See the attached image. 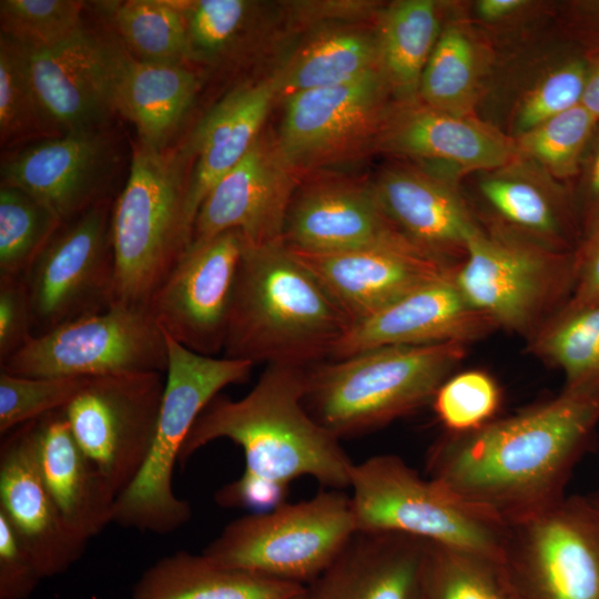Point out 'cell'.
I'll return each instance as SVG.
<instances>
[{
    "label": "cell",
    "mask_w": 599,
    "mask_h": 599,
    "mask_svg": "<svg viewBox=\"0 0 599 599\" xmlns=\"http://www.w3.org/2000/svg\"><path fill=\"white\" fill-rule=\"evenodd\" d=\"M275 97L273 79L242 84L223 97L194 128L179 153L184 162L193 159L186 184V213L192 231L207 192L260 139Z\"/></svg>",
    "instance_id": "obj_26"
},
{
    "label": "cell",
    "mask_w": 599,
    "mask_h": 599,
    "mask_svg": "<svg viewBox=\"0 0 599 599\" xmlns=\"http://www.w3.org/2000/svg\"><path fill=\"white\" fill-rule=\"evenodd\" d=\"M587 500L593 511V514L596 515L598 521H599V495L598 496H592V497H587Z\"/></svg>",
    "instance_id": "obj_52"
},
{
    "label": "cell",
    "mask_w": 599,
    "mask_h": 599,
    "mask_svg": "<svg viewBox=\"0 0 599 599\" xmlns=\"http://www.w3.org/2000/svg\"><path fill=\"white\" fill-rule=\"evenodd\" d=\"M356 531L351 497L323 490L231 521L202 554L222 567L306 587Z\"/></svg>",
    "instance_id": "obj_8"
},
{
    "label": "cell",
    "mask_w": 599,
    "mask_h": 599,
    "mask_svg": "<svg viewBox=\"0 0 599 599\" xmlns=\"http://www.w3.org/2000/svg\"><path fill=\"white\" fill-rule=\"evenodd\" d=\"M245 244L238 230L189 244L148 306L164 334L201 355L223 349Z\"/></svg>",
    "instance_id": "obj_14"
},
{
    "label": "cell",
    "mask_w": 599,
    "mask_h": 599,
    "mask_svg": "<svg viewBox=\"0 0 599 599\" xmlns=\"http://www.w3.org/2000/svg\"><path fill=\"white\" fill-rule=\"evenodd\" d=\"M429 544L402 534L356 531L304 587V598L420 599Z\"/></svg>",
    "instance_id": "obj_23"
},
{
    "label": "cell",
    "mask_w": 599,
    "mask_h": 599,
    "mask_svg": "<svg viewBox=\"0 0 599 599\" xmlns=\"http://www.w3.org/2000/svg\"><path fill=\"white\" fill-rule=\"evenodd\" d=\"M165 374L90 378L63 413L72 434L119 497L141 471L159 422Z\"/></svg>",
    "instance_id": "obj_12"
},
{
    "label": "cell",
    "mask_w": 599,
    "mask_h": 599,
    "mask_svg": "<svg viewBox=\"0 0 599 599\" xmlns=\"http://www.w3.org/2000/svg\"><path fill=\"white\" fill-rule=\"evenodd\" d=\"M487 174L479 190L495 213L509 230L551 248L564 247V215L557 193L531 174L504 172Z\"/></svg>",
    "instance_id": "obj_32"
},
{
    "label": "cell",
    "mask_w": 599,
    "mask_h": 599,
    "mask_svg": "<svg viewBox=\"0 0 599 599\" xmlns=\"http://www.w3.org/2000/svg\"><path fill=\"white\" fill-rule=\"evenodd\" d=\"M597 120L579 104L519 134L517 155L538 164L549 175L565 179L578 166Z\"/></svg>",
    "instance_id": "obj_39"
},
{
    "label": "cell",
    "mask_w": 599,
    "mask_h": 599,
    "mask_svg": "<svg viewBox=\"0 0 599 599\" xmlns=\"http://www.w3.org/2000/svg\"><path fill=\"white\" fill-rule=\"evenodd\" d=\"M588 191L593 205L599 210V142L588 177Z\"/></svg>",
    "instance_id": "obj_51"
},
{
    "label": "cell",
    "mask_w": 599,
    "mask_h": 599,
    "mask_svg": "<svg viewBox=\"0 0 599 599\" xmlns=\"http://www.w3.org/2000/svg\"><path fill=\"white\" fill-rule=\"evenodd\" d=\"M380 69L377 35L361 30L326 33L273 78L276 95L337 85Z\"/></svg>",
    "instance_id": "obj_30"
},
{
    "label": "cell",
    "mask_w": 599,
    "mask_h": 599,
    "mask_svg": "<svg viewBox=\"0 0 599 599\" xmlns=\"http://www.w3.org/2000/svg\"><path fill=\"white\" fill-rule=\"evenodd\" d=\"M306 373V366L268 364L244 397H214L193 424L179 464L229 439L243 450L244 475L284 486L311 477L331 489L349 487L354 463L305 406Z\"/></svg>",
    "instance_id": "obj_2"
},
{
    "label": "cell",
    "mask_w": 599,
    "mask_h": 599,
    "mask_svg": "<svg viewBox=\"0 0 599 599\" xmlns=\"http://www.w3.org/2000/svg\"><path fill=\"white\" fill-rule=\"evenodd\" d=\"M292 171L260 139L207 192L195 215L192 241L238 230L250 245L283 241L293 200Z\"/></svg>",
    "instance_id": "obj_18"
},
{
    "label": "cell",
    "mask_w": 599,
    "mask_h": 599,
    "mask_svg": "<svg viewBox=\"0 0 599 599\" xmlns=\"http://www.w3.org/2000/svg\"><path fill=\"white\" fill-rule=\"evenodd\" d=\"M167 364L164 333L149 309L111 305L33 335L1 369L28 377L94 378L165 374Z\"/></svg>",
    "instance_id": "obj_10"
},
{
    "label": "cell",
    "mask_w": 599,
    "mask_h": 599,
    "mask_svg": "<svg viewBox=\"0 0 599 599\" xmlns=\"http://www.w3.org/2000/svg\"><path fill=\"white\" fill-rule=\"evenodd\" d=\"M42 478L65 524L81 540L113 522L116 495L75 440L63 409L35 420Z\"/></svg>",
    "instance_id": "obj_27"
},
{
    "label": "cell",
    "mask_w": 599,
    "mask_h": 599,
    "mask_svg": "<svg viewBox=\"0 0 599 599\" xmlns=\"http://www.w3.org/2000/svg\"><path fill=\"white\" fill-rule=\"evenodd\" d=\"M388 83L380 69L356 80L296 92L285 111L274 149L292 172L332 160L376 134L387 116Z\"/></svg>",
    "instance_id": "obj_15"
},
{
    "label": "cell",
    "mask_w": 599,
    "mask_h": 599,
    "mask_svg": "<svg viewBox=\"0 0 599 599\" xmlns=\"http://www.w3.org/2000/svg\"><path fill=\"white\" fill-rule=\"evenodd\" d=\"M181 6L186 24L187 57L207 61L235 42L253 7L244 0L181 1Z\"/></svg>",
    "instance_id": "obj_43"
},
{
    "label": "cell",
    "mask_w": 599,
    "mask_h": 599,
    "mask_svg": "<svg viewBox=\"0 0 599 599\" xmlns=\"http://www.w3.org/2000/svg\"><path fill=\"white\" fill-rule=\"evenodd\" d=\"M495 328L465 300L450 274L424 284L353 324L331 356L344 358L384 346L450 342L467 345Z\"/></svg>",
    "instance_id": "obj_20"
},
{
    "label": "cell",
    "mask_w": 599,
    "mask_h": 599,
    "mask_svg": "<svg viewBox=\"0 0 599 599\" xmlns=\"http://www.w3.org/2000/svg\"><path fill=\"white\" fill-rule=\"evenodd\" d=\"M599 423V396L564 388L552 399L429 449L428 478L490 520L508 526L565 496Z\"/></svg>",
    "instance_id": "obj_1"
},
{
    "label": "cell",
    "mask_w": 599,
    "mask_h": 599,
    "mask_svg": "<svg viewBox=\"0 0 599 599\" xmlns=\"http://www.w3.org/2000/svg\"><path fill=\"white\" fill-rule=\"evenodd\" d=\"M90 378L28 377L0 370V434L63 409Z\"/></svg>",
    "instance_id": "obj_40"
},
{
    "label": "cell",
    "mask_w": 599,
    "mask_h": 599,
    "mask_svg": "<svg viewBox=\"0 0 599 599\" xmlns=\"http://www.w3.org/2000/svg\"><path fill=\"white\" fill-rule=\"evenodd\" d=\"M349 487L357 531L407 535L500 560L504 526L423 478L397 455L353 464Z\"/></svg>",
    "instance_id": "obj_9"
},
{
    "label": "cell",
    "mask_w": 599,
    "mask_h": 599,
    "mask_svg": "<svg viewBox=\"0 0 599 599\" xmlns=\"http://www.w3.org/2000/svg\"><path fill=\"white\" fill-rule=\"evenodd\" d=\"M576 253L573 287L564 306L550 319L567 317L599 304V231Z\"/></svg>",
    "instance_id": "obj_48"
},
{
    "label": "cell",
    "mask_w": 599,
    "mask_h": 599,
    "mask_svg": "<svg viewBox=\"0 0 599 599\" xmlns=\"http://www.w3.org/2000/svg\"><path fill=\"white\" fill-rule=\"evenodd\" d=\"M106 163V144L97 130L65 132L9 156L1 184L27 192L64 223L102 199Z\"/></svg>",
    "instance_id": "obj_21"
},
{
    "label": "cell",
    "mask_w": 599,
    "mask_h": 599,
    "mask_svg": "<svg viewBox=\"0 0 599 599\" xmlns=\"http://www.w3.org/2000/svg\"><path fill=\"white\" fill-rule=\"evenodd\" d=\"M35 420L1 440L0 512L26 542L44 579L65 572L81 558L88 542L68 527L42 478Z\"/></svg>",
    "instance_id": "obj_19"
},
{
    "label": "cell",
    "mask_w": 599,
    "mask_h": 599,
    "mask_svg": "<svg viewBox=\"0 0 599 599\" xmlns=\"http://www.w3.org/2000/svg\"><path fill=\"white\" fill-rule=\"evenodd\" d=\"M111 22L134 59L150 63H184L186 24L181 1L109 2Z\"/></svg>",
    "instance_id": "obj_33"
},
{
    "label": "cell",
    "mask_w": 599,
    "mask_h": 599,
    "mask_svg": "<svg viewBox=\"0 0 599 599\" xmlns=\"http://www.w3.org/2000/svg\"><path fill=\"white\" fill-rule=\"evenodd\" d=\"M120 52L85 30L54 48L27 52L33 91L52 132L97 130L115 110Z\"/></svg>",
    "instance_id": "obj_16"
},
{
    "label": "cell",
    "mask_w": 599,
    "mask_h": 599,
    "mask_svg": "<svg viewBox=\"0 0 599 599\" xmlns=\"http://www.w3.org/2000/svg\"><path fill=\"white\" fill-rule=\"evenodd\" d=\"M466 344L384 346L306 373L309 414L338 439L377 429L432 403Z\"/></svg>",
    "instance_id": "obj_4"
},
{
    "label": "cell",
    "mask_w": 599,
    "mask_h": 599,
    "mask_svg": "<svg viewBox=\"0 0 599 599\" xmlns=\"http://www.w3.org/2000/svg\"><path fill=\"white\" fill-rule=\"evenodd\" d=\"M351 326L347 315L283 241L245 244L224 357L306 366L331 355Z\"/></svg>",
    "instance_id": "obj_3"
},
{
    "label": "cell",
    "mask_w": 599,
    "mask_h": 599,
    "mask_svg": "<svg viewBox=\"0 0 599 599\" xmlns=\"http://www.w3.org/2000/svg\"><path fill=\"white\" fill-rule=\"evenodd\" d=\"M42 579L28 546L0 512V599H28Z\"/></svg>",
    "instance_id": "obj_45"
},
{
    "label": "cell",
    "mask_w": 599,
    "mask_h": 599,
    "mask_svg": "<svg viewBox=\"0 0 599 599\" xmlns=\"http://www.w3.org/2000/svg\"><path fill=\"white\" fill-rule=\"evenodd\" d=\"M283 242L307 253L416 246L385 215L372 185L334 181L308 186L293 197Z\"/></svg>",
    "instance_id": "obj_22"
},
{
    "label": "cell",
    "mask_w": 599,
    "mask_h": 599,
    "mask_svg": "<svg viewBox=\"0 0 599 599\" xmlns=\"http://www.w3.org/2000/svg\"><path fill=\"white\" fill-rule=\"evenodd\" d=\"M111 211L102 197L64 222L33 263L24 278L34 335L111 306Z\"/></svg>",
    "instance_id": "obj_13"
},
{
    "label": "cell",
    "mask_w": 599,
    "mask_h": 599,
    "mask_svg": "<svg viewBox=\"0 0 599 599\" xmlns=\"http://www.w3.org/2000/svg\"><path fill=\"white\" fill-rule=\"evenodd\" d=\"M379 149L405 156L437 160L464 171H496L517 156L515 141L470 116L426 104L388 114L376 138Z\"/></svg>",
    "instance_id": "obj_25"
},
{
    "label": "cell",
    "mask_w": 599,
    "mask_h": 599,
    "mask_svg": "<svg viewBox=\"0 0 599 599\" xmlns=\"http://www.w3.org/2000/svg\"><path fill=\"white\" fill-rule=\"evenodd\" d=\"M63 223L27 192L0 187V275L26 277Z\"/></svg>",
    "instance_id": "obj_37"
},
{
    "label": "cell",
    "mask_w": 599,
    "mask_h": 599,
    "mask_svg": "<svg viewBox=\"0 0 599 599\" xmlns=\"http://www.w3.org/2000/svg\"><path fill=\"white\" fill-rule=\"evenodd\" d=\"M388 220L424 252L458 264L479 230L460 194L448 182L410 169H389L372 185Z\"/></svg>",
    "instance_id": "obj_24"
},
{
    "label": "cell",
    "mask_w": 599,
    "mask_h": 599,
    "mask_svg": "<svg viewBox=\"0 0 599 599\" xmlns=\"http://www.w3.org/2000/svg\"><path fill=\"white\" fill-rule=\"evenodd\" d=\"M33 335V315L26 278L0 275V363Z\"/></svg>",
    "instance_id": "obj_46"
},
{
    "label": "cell",
    "mask_w": 599,
    "mask_h": 599,
    "mask_svg": "<svg viewBox=\"0 0 599 599\" xmlns=\"http://www.w3.org/2000/svg\"><path fill=\"white\" fill-rule=\"evenodd\" d=\"M303 586L222 567L203 554L176 551L139 578L129 599H291Z\"/></svg>",
    "instance_id": "obj_29"
},
{
    "label": "cell",
    "mask_w": 599,
    "mask_h": 599,
    "mask_svg": "<svg viewBox=\"0 0 599 599\" xmlns=\"http://www.w3.org/2000/svg\"><path fill=\"white\" fill-rule=\"evenodd\" d=\"M420 599H518L498 561L429 544Z\"/></svg>",
    "instance_id": "obj_36"
},
{
    "label": "cell",
    "mask_w": 599,
    "mask_h": 599,
    "mask_svg": "<svg viewBox=\"0 0 599 599\" xmlns=\"http://www.w3.org/2000/svg\"><path fill=\"white\" fill-rule=\"evenodd\" d=\"M83 8L74 0H1V34L27 52L48 50L84 30Z\"/></svg>",
    "instance_id": "obj_38"
},
{
    "label": "cell",
    "mask_w": 599,
    "mask_h": 599,
    "mask_svg": "<svg viewBox=\"0 0 599 599\" xmlns=\"http://www.w3.org/2000/svg\"><path fill=\"white\" fill-rule=\"evenodd\" d=\"M185 162L139 144L112 206L114 282L111 305L148 308L192 240Z\"/></svg>",
    "instance_id": "obj_5"
},
{
    "label": "cell",
    "mask_w": 599,
    "mask_h": 599,
    "mask_svg": "<svg viewBox=\"0 0 599 599\" xmlns=\"http://www.w3.org/2000/svg\"><path fill=\"white\" fill-rule=\"evenodd\" d=\"M499 565L518 599H599V521L587 497L505 526Z\"/></svg>",
    "instance_id": "obj_11"
},
{
    "label": "cell",
    "mask_w": 599,
    "mask_h": 599,
    "mask_svg": "<svg viewBox=\"0 0 599 599\" xmlns=\"http://www.w3.org/2000/svg\"><path fill=\"white\" fill-rule=\"evenodd\" d=\"M291 599H305L304 598V590L302 592H300L298 595L292 597Z\"/></svg>",
    "instance_id": "obj_53"
},
{
    "label": "cell",
    "mask_w": 599,
    "mask_h": 599,
    "mask_svg": "<svg viewBox=\"0 0 599 599\" xmlns=\"http://www.w3.org/2000/svg\"><path fill=\"white\" fill-rule=\"evenodd\" d=\"M588 75L580 61L567 62L544 75L518 106L516 124L519 134L581 104Z\"/></svg>",
    "instance_id": "obj_44"
},
{
    "label": "cell",
    "mask_w": 599,
    "mask_h": 599,
    "mask_svg": "<svg viewBox=\"0 0 599 599\" xmlns=\"http://www.w3.org/2000/svg\"><path fill=\"white\" fill-rule=\"evenodd\" d=\"M440 35L437 6L404 0L384 13L377 34L380 70L404 97L418 92L423 71Z\"/></svg>",
    "instance_id": "obj_31"
},
{
    "label": "cell",
    "mask_w": 599,
    "mask_h": 599,
    "mask_svg": "<svg viewBox=\"0 0 599 599\" xmlns=\"http://www.w3.org/2000/svg\"><path fill=\"white\" fill-rule=\"evenodd\" d=\"M528 6L525 0H480L476 3V13L487 22H499L512 18Z\"/></svg>",
    "instance_id": "obj_49"
},
{
    "label": "cell",
    "mask_w": 599,
    "mask_h": 599,
    "mask_svg": "<svg viewBox=\"0 0 599 599\" xmlns=\"http://www.w3.org/2000/svg\"><path fill=\"white\" fill-rule=\"evenodd\" d=\"M288 486L242 474L215 495L220 506L265 512L285 502Z\"/></svg>",
    "instance_id": "obj_47"
},
{
    "label": "cell",
    "mask_w": 599,
    "mask_h": 599,
    "mask_svg": "<svg viewBox=\"0 0 599 599\" xmlns=\"http://www.w3.org/2000/svg\"><path fill=\"white\" fill-rule=\"evenodd\" d=\"M581 104L599 119V67L588 75Z\"/></svg>",
    "instance_id": "obj_50"
},
{
    "label": "cell",
    "mask_w": 599,
    "mask_h": 599,
    "mask_svg": "<svg viewBox=\"0 0 599 599\" xmlns=\"http://www.w3.org/2000/svg\"><path fill=\"white\" fill-rule=\"evenodd\" d=\"M576 273V252L551 248L509 229L479 227L453 280L496 328L531 339L564 306Z\"/></svg>",
    "instance_id": "obj_7"
},
{
    "label": "cell",
    "mask_w": 599,
    "mask_h": 599,
    "mask_svg": "<svg viewBox=\"0 0 599 599\" xmlns=\"http://www.w3.org/2000/svg\"><path fill=\"white\" fill-rule=\"evenodd\" d=\"M290 250L321 282L352 325L424 284L453 274L457 265L414 245L331 253Z\"/></svg>",
    "instance_id": "obj_17"
},
{
    "label": "cell",
    "mask_w": 599,
    "mask_h": 599,
    "mask_svg": "<svg viewBox=\"0 0 599 599\" xmlns=\"http://www.w3.org/2000/svg\"><path fill=\"white\" fill-rule=\"evenodd\" d=\"M478 51L464 29L440 32L423 71L418 93L424 104L454 115L470 116L478 91Z\"/></svg>",
    "instance_id": "obj_34"
},
{
    "label": "cell",
    "mask_w": 599,
    "mask_h": 599,
    "mask_svg": "<svg viewBox=\"0 0 599 599\" xmlns=\"http://www.w3.org/2000/svg\"><path fill=\"white\" fill-rule=\"evenodd\" d=\"M496 380L478 369L449 376L437 389L432 404L449 434H465L494 420L500 405Z\"/></svg>",
    "instance_id": "obj_41"
},
{
    "label": "cell",
    "mask_w": 599,
    "mask_h": 599,
    "mask_svg": "<svg viewBox=\"0 0 599 599\" xmlns=\"http://www.w3.org/2000/svg\"><path fill=\"white\" fill-rule=\"evenodd\" d=\"M33 130L51 133L38 104L24 49L0 34V134L7 141Z\"/></svg>",
    "instance_id": "obj_42"
},
{
    "label": "cell",
    "mask_w": 599,
    "mask_h": 599,
    "mask_svg": "<svg viewBox=\"0 0 599 599\" xmlns=\"http://www.w3.org/2000/svg\"><path fill=\"white\" fill-rule=\"evenodd\" d=\"M197 75L184 63H150L120 52L114 106L135 126L140 145L165 151L193 104Z\"/></svg>",
    "instance_id": "obj_28"
},
{
    "label": "cell",
    "mask_w": 599,
    "mask_h": 599,
    "mask_svg": "<svg viewBox=\"0 0 599 599\" xmlns=\"http://www.w3.org/2000/svg\"><path fill=\"white\" fill-rule=\"evenodd\" d=\"M169 364L150 454L134 481L116 498L113 522L166 535L186 524L192 509L173 490V473L183 444L200 414L231 384L245 382L253 363L195 353L164 334Z\"/></svg>",
    "instance_id": "obj_6"
},
{
    "label": "cell",
    "mask_w": 599,
    "mask_h": 599,
    "mask_svg": "<svg viewBox=\"0 0 599 599\" xmlns=\"http://www.w3.org/2000/svg\"><path fill=\"white\" fill-rule=\"evenodd\" d=\"M530 349L564 373V388L599 395V304L550 319L530 339Z\"/></svg>",
    "instance_id": "obj_35"
}]
</instances>
